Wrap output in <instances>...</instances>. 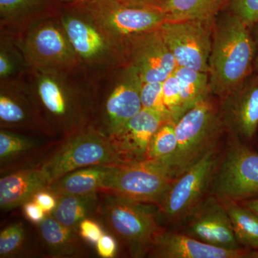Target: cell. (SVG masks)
Wrapping results in <instances>:
<instances>
[{"instance_id":"484cf974","label":"cell","mask_w":258,"mask_h":258,"mask_svg":"<svg viewBox=\"0 0 258 258\" xmlns=\"http://www.w3.org/2000/svg\"><path fill=\"white\" fill-rule=\"evenodd\" d=\"M38 225L40 236L51 254L66 257L78 253L77 231L62 225L50 215Z\"/></svg>"},{"instance_id":"d6a6232c","label":"cell","mask_w":258,"mask_h":258,"mask_svg":"<svg viewBox=\"0 0 258 258\" xmlns=\"http://www.w3.org/2000/svg\"><path fill=\"white\" fill-rule=\"evenodd\" d=\"M25 240V229L23 224L15 223L8 226L0 234V257L14 255L23 245Z\"/></svg>"},{"instance_id":"d4e9b609","label":"cell","mask_w":258,"mask_h":258,"mask_svg":"<svg viewBox=\"0 0 258 258\" xmlns=\"http://www.w3.org/2000/svg\"><path fill=\"white\" fill-rule=\"evenodd\" d=\"M222 201V200H221ZM230 217L237 242L258 258V215L240 203L222 201Z\"/></svg>"},{"instance_id":"5b68a950","label":"cell","mask_w":258,"mask_h":258,"mask_svg":"<svg viewBox=\"0 0 258 258\" xmlns=\"http://www.w3.org/2000/svg\"><path fill=\"white\" fill-rule=\"evenodd\" d=\"M109 193L102 203L101 211L106 225L123 241L132 257H144L149 253L161 232L159 207Z\"/></svg>"},{"instance_id":"cb8c5ba5","label":"cell","mask_w":258,"mask_h":258,"mask_svg":"<svg viewBox=\"0 0 258 258\" xmlns=\"http://www.w3.org/2000/svg\"><path fill=\"white\" fill-rule=\"evenodd\" d=\"M57 205L52 215L66 227L78 231L80 223L89 218L98 207L97 193L57 196Z\"/></svg>"},{"instance_id":"8992f818","label":"cell","mask_w":258,"mask_h":258,"mask_svg":"<svg viewBox=\"0 0 258 258\" xmlns=\"http://www.w3.org/2000/svg\"><path fill=\"white\" fill-rule=\"evenodd\" d=\"M12 36L23 52L29 69L82 72L59 15L34 24L21 33Z\"/></svg>"},{"instance_id":"603a6c76","label":"cell","mask_w":258,"mask_h":258,"mask_svg":"<svg viewBox=\"0 0 258 258\" xmlns=\"http://www.w3.org/2000/svg\"><path fill=\"white\" fill-rule=\"evenodd\" d=\"M229 0H166L160 9L167 22L199 20L213 23Z\"/></svg>"},{"instance_id":"83f0119b","label":"cell","mask_w":258,"mask_h":258,"mask_svg":"<svg viewBox=\"0 0 258 258\" xmlns=\"http://www.w3.org/2000/svg\"><path fill=\"white\" fill-rule=\"evenodd\" d=\"M29 70L23 52L13 37L8 34L1 33L0 81L23 79Z\"/></svg>"},{"instance_id":"7a4b0ae2","label":"cell","mask_w":258,"mask_h":258,"mask_svg":"<svg viewBox=\"0 0 258 258\" xmlns=\"http://www.w3.org/2000/svg\"><path fill=\"white\" fill-rule=\"evenodd\" d=\"M249 30L232 13L214 25L209 81L210 92L221 99L241 86L252 72L256 45Z\"/></svg>"},{"instance_id":"7c38bea8","label":"cell","mask_w":258,"mask_h":258,"mask_svg":"<svg viewBox=\"0 0 258 258\" xmlns=\"http://www.w3.org/2000/svg\"><path fill=\"white\" fill-rule=\"evenodd\" d=\"M213 23L199 20L166 22L160 31L176 66L208 73Z\"/></svg>"},{"instance_id":"3957f363","label":"cell","mask_w":258,"mask_h":258,"mask_svg":"<svg viewBox=\"0 0 258 258\" xmlns=\"http://www.w3.org/2000/svg\"><path fill=\"white\" fill-rule=\"evenodd\" d=\"M59 18L88 79H106L125 66L122 49L82 10L63 4Z\"/></svg>"},{"instance_id":"e575fe53","label":"cell","mask_w":258,"mask_h":258,"mask_svg":"<svg viewBox=\"0 0 258 258\" xmlns=\"http://www.w3.org/2000/svg\"><path fill=\"white\" fill-rule=\"evenodd\" d=\"M78 231L83 240L95 245L103 234L101 226L89 218L85 219L80 223Z\"/></svg>"},{"instance_id":"277c9868","label":"cell","mask_w":258,"mask_h":258,"mask_svg":"<svg viewBox=\"0 0 258 258\" xmlns=\"http://www.w3.org/2000/svg\"><path fill=\"white\" fill-rule=\"evenodd\" d=\"M223 129L220 110L209 97L186 111L175 123V152L163 166L171 177H178L219 146Z\"/></svg>"},{"instance_id":"52a82bcc","label":"cell","mask_w":258,"mask_h":258,"mask_svg":"<svg viewBox=\"0 0 258 258\" xmlns=\"http://www.w3.org/2000/svg\"><path fill=\"white\" fill-rule=\"evenodd\" d=\"M71 5L86 13L121 49L128 37L157 30L167 22L160 8L131 5L120 0H91Z\"/></svg>"},{"instance_id":"ba28073f","label":"cell","mask_w":258,"mask_h":258,"mask_svg":"<svg viewBox=\"0 0 258 258\" xmlns=\"http://www.w3.org/2000/svg\"><path fill=\"white\" fill-rule=\"evenodd\" d=\"M212 177L210 194L236 203L258 198V153L237 136L229 134Z\"/></svg>"},{"instance_id":"f1b7e54d","label":"cell","mask_w":258,"mask_h":258,"mask_svg":"<svg viewBox=\"0 0 258 258\" xmlns=\"http://www.w3.org/2000/svg\"><path fill=\"white\" fill-rule=\"evenodd\" d=\"M176 147L175 123L165 121L153 136L148 150L147 160L156 161L164 166L172 157Z\"/></svg>"},{"instance_id":"4316f807","label":"cell","mask_w":258,"mask_h":258,"mask_svg":"<svg viewBox=\"0 0 258 258\" xmlns=\"http://www.w3.org/2000/svg\"><path fill=\"white\" fill-rule=\"evenodd\" d=\"M174 74L179 81L184 114L211 93L209 74L179 66L176 68Z\"/></svg>"},{"instance_id":"30bf717a","label":"cell","mask_w":258,"mask_h":258,"mask_svg":"<svg viewBox=\"0 0 258 258\" xmlns=\"http://www.w3.org/2000/svg\"><path fill=\"white\" fill-rule=\"evenodd\" d=\"M173 180L156 161L128 163L112 166L102 190L159 207Z\"/></svg>"},{"instance_id":"7402d4cb","label":"cell","mask_w":258,"mask_h":258,"mask_svg":"<svg viewBox=\"0 0 258 258\" xmlns=\"http://www.w3.org/2000/svg\"><path fill=\"white\" fill-rule=\"evenodd\" d=\"M113 165H93L76 169L51 183L48 189L56 197L86 195L102 190Z\"/></svg>"},{"instance_id":"44dd1931","label":"cell","mask_w":258,"mask_h":258,"mask_svg":"<svg viewBox=\"0 0 258 258\" xmlns=\"http://www.w3.org/2000/svg\"><path fill=\"white\" fill-rule=\"evenodd\" d=\"M50 183L41 168L25 169L0 179V207L11 210L23 206L35 194L47 189Z\"/></svg>"},{"instance_id":"b9f144b4","label":"cell","mask_w":258,"mask_h":258,"mask_svg":"<svg viewBox=\"0 0 258 258\" xmlns=\"http://www.w3.org/2000/svg\"><path fill=\"white\" fill-rule=\"evenodd\" d=\"M63 4H76V3H85L91 0H62Z\"/></svg>"},{"instance_id":"2e32d148","label":"cell","mask_w":258,"mask_h":258,"mask_svg":"<svg viewBox=\"0 0 258 258\" xmlns=\"http://www.w3.org/2000/svg\"><path fill=\"white\" fill-rule=\"evenodd\" d=\"M220 114L229 134L250 140L258 129V76L222 98Z\"/></svg>"},{"instance_id":"1f68e13d","label":"cell","mask_w":258,"mask_h":258,"mask_svg":"<svg viewBox=\"0 0 258 258\" xmlns=\"http://www.w3.org/2000/svg\"><path fill=\"white\" fill-rule=\"evenodd\" d=\"M141 100L142 108L157 112L166 121H170L163 100L162 82H143L141 88Z\"/></svg>"},{"instance_id":"ac0fdd59","label":"cell","mask_w":258,"mask_h":258,"mask_svg":"<svg viewBox=\"0 0 258 258\" xmlns=\"http://www.w3.org/2000/svg\"><path fill=\"white\" fill-rule=\"evenodd\" d=\"M148 254L157 258H253V252L249 249L222 248L183 232L163 230L156 237Z\"/></svg>"},{"instance_id":"f35d334b","label":"cell","mask_w":258,"mask_h":258,"mask_svg":"<svg viewBox=\"0 0 258 258\" xmlns=\"http://www.w3.org/2000/svg\"><path fill=\"white\" fill-rule=\"evenodd\" d=\"M128 4L161 8L166 0H120Z\"/></svg>"},{"instance_id":"8fae6325","label":"cell","mask_w":258,"mask_h":258,"mask_svg":"<svg viewBox=\"0 0 258 258\" xmlns=\"http://www.w3.org/2000/svg\"><path fill=\"white\" fill-rule=\"evenodd\" d=\"M220 157L217 146L173 180L159 205V214L169 222H181L206 198Z\"/></svg>"},{"instance_id":"f546056e","label":"cell","mask_w":258,"mask_h":258,"mask_svg":"<svg viewBox=\"0 0 258 258\" xmlns=\"http://www.w3.org/2000/svg\"><path fill=\"white\" fill-rule=\"evenodd\" d=\"M35 141L2 129L0 132V159L1 163L18 157L35 147Z\"/></svg>"},{"instance_id":"9a60e30c","label":"cell","mask_w":258,"mask_h":258,"mask_svg":"<svg viewBox=\"0 0 258 258\" xmlns=\"http://www.w3.org/2000/svg\"><path fill=\"white\" fill-rule=\"evenodd\" d=\"M112 88L105 103V117L108 137L120 133L131 118L142 109V81L137 69L130 66L111 76Z\"/></svg>"},{"instance_id":"4dcf8cb0","label":"cell","mask_w":258,"mask_h":258,"mask_svg":"<svg viewBox=\"0 0 258 258\" xmlns=\"http://www.w3.org/2000/svg\"><path fill=\"white\" fill-rule=\"evenodd\" d=\"M163 100L169 120L176 123L184 115L179 81L174 73L162 82Z\"/></svg>"},{"instance_id":"8d00e7d4","label":"cell","mask_w":258,"mask_h":258,"mask_svg":"<svg viewBox=\"0 0 258 258\" xmlns=\"http://www.w3.org/2000/svg\"><path fill=\"white\" fill-rule=\"evenodd\" d=\"M97 252L101 257L111 258L114 257L118 245L113 236L103 233L96 244Z\"/></svg>"},{"instance_id":"ab89813d","label":"cell","mask_w":258,"mask_h":258,"mask_svg":"<svg viewBox=\"0 0 258 258\" xmlns=\"http://www.w3.org/2000/svg\"><path fill=\"white\" fill-rule=\"evenodd\" d=\"M241 205H243L245 208L252 210L258 215V198L252 199V200H244V201L240 202Z\"/></svg>"},{"instance_id":"d6986e66","label":"cell","mask_w":258,"mask_h":258,"mask_svg":"<svg viewBox=\"0 0 258 258\" xmlns=\"http://www.w3.org/2000/svg\"><path fill=\"white\" fill-rule=\"evenodd\" d=\"M165 121L160 113L142 108L129 120L119 134L109 137L125 162H142L147 161L153 136Z\"/></svg>"},{"instance_id":"836d02e7","label":"cell","mask_w":258,"mask_h":258,"mask_svg":"<svg viewBox=\"0 0 258 258\" xmlns=\"http://www.w3.org/2000/svg\"><path fill=\"white\" fill-rule=\"evenodd\" d=\"M231 13L249 28L258 25V0H229Z\"/></svg>"},{"instance_id":"5bb4252c","label":"cell","mask_w":258,"mask_h":258,"mask_svg":"<svg viewBox=\"0 0 258 258\" xmlns=\"http://www.w3.org/2000/svg\"><path fill=\"white\" fill-rule=\"evenodd\" d=\"M180 222L183 227L181 232L197 240L222 248L244 249L236 239L225 205L211 194Z\"/></svg>"},{"instance_id":"4fadbf2b","label":"cell","mask_w":258,"mask_h":258,"mask_svg":"<svg viewBox=\"0 0 258 258\" xmlns=\"http://www.w3.org/2000/svg\"><path fill=\"white\" fill-rule=\"evenodd\" d=\"M122 49L125 66L137 69L143 82H163L177 67L160 28L128 37Z\"/></svg>"},{"instance_id":"e0dca14e","label":"cell","mask_w":258,"mask_h":258,"mask_svg":"<svg viewBox=\"0 0 258 258\" xmlns=\"http://www.w3.org/2000/svg\"><path fill=\"white\" fill-rule=\"evenodd\" d=\"M0 123L2 129L50 128L24 78L0 83Z\"/></svg>"},{"instance_id":"9c48e42d","label":"cell","mask_w":258,"mask_h":258,"mask_svg":"<svg viewBox=\"0 0 258 258\" xmlns=\"http://www.w3.org/2000/svg\"><path fill=\"white\" fill-rule=\"evenodd\" d=\"M128 164L120 157L108 136L91 127L69 135L67 140L41 169L50 183L76 169L93 165Z\"/></svg>"},{"instance_id":"6da1fadb","label":"cell","mask_w":258,"mask_h":258,"mask_svg":"<svg viewBox=\"0 0 258 258\" xmlns=\"http://www.w3.org/2000/svg\"><path fill=\"white\" fill-rule=\"evenodd\" d=\"M78 73L30 69L24 78L47 124L67 135L86 127L94 106L89 89L74 79Z\"/></svg>"},{"instance_id":"d590c367","label":"cell","mask_w":258,"mask_h":258,"mask_svg":"<svg viewBox=\"0 0 258 258\" xmlns=\"http://www.w3.org/2000/svg\"><path fill=\"white\" fill-rule=\"evenodd\" d=\"M32 200L43 210L47 215H51L57 205V197L48 188L37 191Z\"/></svg>"},{"instance_id":"ffe728a7","label":"cell","mask_w":258,"mask_h":258,"mask_svg":"<svg viewBox=\"0 0 258 258\" xmlns=\"http://www.w3.org/2000/svg\"><path fill=\"white\" fill-rule=\"evenodd\" d=\"M62 0H0L1 33L16 35L60 13Z\"/></svg>"},{"instance_id":"74e56055","label":"cell","mask_w":258,"mask_h":258,"mask_svg":"<svg viewBox=\"0 0 258 258\" xmlns=\"http://www.w3.org/2000/svg\"><path fill=\"white\" fill-rule=\"evenodd\" d=\"M23 208L25 217L32 223L40 225L47 217L46 213L32 200L24 204Z\"/></svg>"},{"instance_id":"60d3db41","label":"cell","mask_w":258,"mask_h":258,"mask_svg":"<svg viewBox=\"0 0 258 258\" xmlns=\"http://www.w3.org/2000/svg\"><path fill=\"white\" fill-rule=\"evenodd\" d=\"M256 45V54L255 58H254V68L255 69L256 74L258 76V33L257 35V40H254Z\"/></svg>"}]
</instances>
